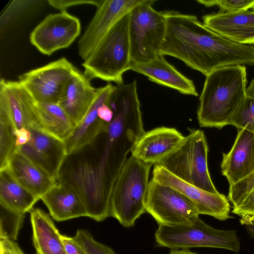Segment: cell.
Wrapping results in <instances>:
<instances>
[{
    "label": "cell",
    "instance_id": "7402d4cb",
    "mask_svg": "<svg viewBox=\"0 0 254 254\" xmlns=\"http://www.w3.org/2000/svg\"><path fill=\"white\" fill-rule=\"evenodd\" d=\"M5 168L39 199L57 183L17 149L9 159Z\"/></svg>",
    "mask_w": 254,
    "mask_h": 254
},
{
    "label": "cell",
    "instance_id": "f546056e",
    "mask_svg": "<svg viewBox=\"0 0 254 254\" xmlns=\"http://www.w3.org/2000/svg\"><path fill=\"white\" fill-rule=\"evenodd\" d=\"M17 150L26 156L32 163L56 180L59 177L53 167L46 158L41 154L29 141L26 144L17 148Z\"/></svg>",
    "mask_w": 254,
    "mask_h": 254
},
{
    "label": "cell",
    "instance_id": "2e32d148",
    "mask_svg": "<svg viewBox=\"0 0 254 254\" xmlns=\"http://www.w3.org/2000/svg\"><path fill=\"white\" fill-rule=\"evenodd\" d=\"M185 136L174 127H160L145 131L131 155L149 165L159 164L180 145Z\"/></svg>",
    "mask_w": 254,
    "mask_h": 254
},
{
    "label": "cell",
    "instance_id": "8d00e7d4",
    "mask_svg": "<svg viewBox=\"0 0 254 254\" xmlns=\"http://www.w3.org/2000/svg\"><path fill=\"white\" fill-rule=\"evenodd\" d=\"M0 254H24L16 243L9 239H0Z\"/></svg>",
    "mask_w": 254,
    "mask_h": 254
},
{
    "label": "cell",
    "instance_id": "6da1fadb",
    "mask_svg": "<svg viewBox=\"0 0 254 254\" xmlns=\"http://www.w3.org/2000/svg\"><path fill=\"white\" fill-rule=\"evenodd\" d=\"M165 39L159 55L176 58L205 76L235 65H254V46L234 42L207 28L193 15L163 11Z\"/></svg>",
    "mask_w": 254,
    "mask_h": 254
},
{
    "label": "cell",
    "instance_id": "d6986e66",
    "mask_svg": "<svg viewBox=\"0 0 254 254\" xmlns=\"http://www.w3.org/2000/svg\"><path fill=\"white\" fill-rule=\"evenodd\" d=\"M41 199L52 217L57 221L87 216L86 209L81 195L64 181L58 180Z\"/></svg>",
    "mask_w": 254,
    "mask_h": 254
},
{
    "label": "cell",
    "instance_id": "5b68a950",
    "mask_svg": "<svg viewBox=\"0 0 254 254\" xmlns=\"http://www.w3.org/2000/svg\"><path fill=\"white\" fill-rule=\"evenodd\" d=\"M208 152L204 132L191 129L178 148L159 165L190 184L210 192L218 193L208 170Z\"/></svg>",
    "mask_w": 254,
    "mask_h": 254
},
{
    "label": "cell",
    "instance_id": "52a82bcc",
    "mask_svg": "<svg viewBox=\"0 0 254 254\" xmlns=\"http://www.w3.org/2000/svg\"><path fill=\"white\" fill-rule=\"evenodd\" d=\"M155 0H144L130 12L129 34L131 63L148 62L159 56L166 25L163 11L153 7Z\"/></svg>",
    "mask_w": 254,
    "mask_h": 254
},
{
    "label": "cell",
    "instance_id": "603a6c76",
    "mask_svg": "<svg viewBox=\"0 0 254 254\" xmlns=\"http://www.w3.org/2000/svg\"><path fill=\"white\" fill-rule=\"evenodd\" d=\"M29 213L36 254H66L61 234L49 215L39 208Z\"/></svg>",
    "mask_w": 254,
    "mask_h": 254
},
{
    "label": "cell",
    "instance_id": "ba28073f",
    "mask_svg": "<svg viewBox=\"0 0 254 254\" xmlns=\"http://www.w3.org/2000/svg\"><path fill=\"white\" fill-rule=\"evenodd\" d=\"M59 180L67 182L80 194L87 211V217L101 222L110 215L111 190L95 162H78L65 173H61Z\"/></svg>",
    "mask_w": 254,
    "mask_h": 254
},
{
    "label": "cell",
    "instance_id": "44dd1931",
    "mask_svg": "<svg viewBox=\"0 0 254 254\" xmlns=\"http://www.w3.org/2000/svg\"><path fill=\"white\" fill-rule=\"evenodd\" d=\"M96 93L91 80L79 70L67 85L58 104L76 126L92 104Z\"/></svg>",
    "mask_w": 254,
    "mask_h": 254
},
{
    "label": "cell",
    "instance_id": "30bf717a",
    "mask_svg": "<svg viewBox=\"0 0 254 254\" xmlns=\"http://www.w3.org/2000/svg\"><path fill=\"white\" fill-rule=\"evenodd\" d=\"M145 211L159 225L190 224L199 215L194 204L185 195L152 178L149 183Z\"/></svg>",
    "mask_w": 254,
    "mask_h": 254
},
{
    "label": "cell",
    "instance_id": "8992f818",
    "mask_svg": "<svg viewBox=\"0 0 254 254\" xmlns=\"http://www.w3.org/2000/svg\"><path fill=\"white\" fill-rule=\"evenodd\" d=\"M155 239L159 246L172 250L207 247L238 252L240 240L234 230H219L199 218L190 224L159 225Z\"/></svg>",
    "mask_w": 254,
    "mask_h": 254
},
{
    "label": "cell",
    "instance_id": "836d02e7",
    "mask_svg": "<svg viewBox=\"0 0 254 254\" xmlns=\"http://www.w3.org/2000/svg\"><path fill=\"white\" fill-rule=\"evenodd\" d=\"M102 0H48V4L60 11H65L69 7L90 4L98 7Z\"/></svg>",
    "mask_w": 254,
    "mask_h": 254
},
{
    "label": "cell",
    "instance_id": "d590c367",
    "mask_svg": "<svg viewBox=\"0 0 254 254\" xmlns=\"http://www.w3.org/2000/svg\"><path fill=\"white\" fill-rule=\"evenodd\" d=\"M61 238L66 254H87L74 237L61 234Z\"/></svg>",
    "mask_w": 254,
    "mask_h": 254
},
{
    "label": "cell",
    "instance_id": "8fae6325",
    "mask_svg": "<svg viewBox=\"0 0 254 254\" xmlns=\"http://www.w3.org/2000/svg\"><path fill=\"white\" fill-rule=\"evenodd\" d=\"M81 23L66 11L50 14L31 32V44L41 53L50 56L69 47L81 32Z\"/></svg>",
    "mask_w": 254,
    "mask_h": 254
},
{
    "label": "cell",
    "instance_id": "9a60e30c",
    "mask_svg": "<svg viewBox=\"0 0 254 254\" xmlns=\"http://www.w3.org/2000/svg\"><path fill=\"white\" fill-rule=\"evenodd\" d=\"M116 88L117 85L109 83L96 88L95 97L86 114L64 141L67 156L95 141L105 130L107 123L98 117V109L103 104L110 103Z\"/></svg>",
    "mask_w": 254,
    "mask_h": 254
},
{
    "label": "cell",
    "instance_id": "9c48e42d",
    "mask_svg": "<svg viewBox=\"0 0 254 254\" xmlns=\"http://www.w3.org/2000/svg\"><path fill=\"white\" fill-rule=\"evenodd\" d=\"M79 71L64 57L18 77L37 103H58L71 79Z\"/></svg>",
    "mask_w": 254,
    "mask_h": 254
},
{
    "label": "cell",
    "instance_id": "3957f363",
    "mask_svg": "<svg viewBox=\"0 0 254 254\" xmlns=\"http://www.w3.org/2000/svg\"><path fill=\"white\" fill-rule=\"evenodd\" d=\"M130 12L121 18L99 45L82 63L84 74L94 78L123 82V76L130 69L131 63L129 34Z\"/></svg>",
    "mask_w": 254,
    "mask_h": 254
},
{
    "label": "cell",
    "instance_id": "e575fe53",
    "mask_svg": "<svg viewBox=\"0 0 254 254\" xmlns=\"http://www.w3.org/2000/svg\"><path fill=\"white\" fill-rule=\"evenodd\" d=\"M232 212L241 217L254 216V190L250 191L238 206L233 207Z\"/></svg>",
    "mask_w": 254,
    "mask_h": 254
},
{
    "label": "cell",
    "instance_id": "83f0119b",
    "mask_svg": "<svg viewBox=\"0 0 254 254\" xmlns=\"http://www.w3.org/2000/svg\"><path fill=\"white\" fill-rule=\"evenodd\" d=\"M230 125L254 132V78L247 87L245 98L233 116Z\"/></svg>",
    "mask_w": 254,
    "mask_h": 254
},
{
    "label": "cell",
    "instance_id": "d6a6232c",
    "mask_svg": "<svg viewBox=\"0 0 254 254\" xmlns=\"http://www.w3.org/2000/svg\"><path fill=\"white\" fill-rule=\"evenodd\" d=\"M254 190V171L237 183L229 186L228 199L233 207L238 206Z\"/></svg>",
    "mask_w": 254,
    "mask_h": 254
},
{
    "label": "cell",
    "instance_id": "4dcf8cb0",
    "mask_svg": "<svg viewBox=\"0 0 254 254\" xmlns=\"http://www.w3.org/2000/svg\"><path fill=\"white\" fill-rule=\"evenodd\" d=\"M73 237L87 254H116L111 248L96 241L87 230H78Z\"/></svg>",
    "mask_w": 254,
    "mask_h": 254
},
{
    "label": "cell",
    "instance_id": "7a4b0ae2",
    "mask_svg": "<svg viewBox=\"0 0 254 254\" xmlns=\"http://www.w3.org/2000/svg\"><path fill=\"white\" fill-rule=\"evenodd\" d=\"M247 75L245 65H235L217 68L206 76L197 111L200 127L221 129L230 125L245 98Z\"/></svg>",
    "mask_w": 254,
    "mask_h": 254
},
{
    "label": "cell",
    "instance_id": "74e56055",
    "mask_svg": "<svg viewBox=\"0 0 254 254\" xmlns=\"http://www.w3.org/2000/svg\"><path fill=\"white\" fill-rule=\"evenodd\" d=\"M15 145L17 148L27 143L31 140L30 131L25 127L15 129L14 130Z\"/></svg>",
    "mask_w": 254,
    "mask_h": 254
},
{
    "label": "cell",
    "instance_id": "d4e9b609",
    "mask_svg": "<svg viewBox=\"0 0 254 254\" xmlns=\"http://www.w3.org/2000/svg\"><path fill=\"white\" fill-rule=\"evenodd\" d=\"M37 109L40 124L46 132L64 141L71 135L76 126L58 103H37Z\"/></svg>",
    "mask_w": 254,
    "mask_h": 254
},
{
    "label": "cell",
    "instance_id": "277c9868",
    "mask_svg": "<svg viewBox=\"0 0 254 254\" xmlns=\"http://www.w3.org/2000/svg\"><path fill=\"white\" fill-rule=\"evenodd\" d=\"M151 165L133 156L127 159L116 179L110 198V215L123 226H133L145 211Z\"/></svg>",
    "mask_w": 254,
    "mask_h": 254
},
{
    "label": "cell",
    "instance_id": "5bb4252c",
    "mask_svg": "<svg viewBox=\"0 0 254 254\" xmlns=\"http://www.w3.org/2000/svg\"><path fill=\"white\" fill-rule=\"evenodd\" d=\"M0 109L8 114L15 129H43L39 121L36 102L18 81L1 79Z\"/></svg>",
    "mask_w": 254,
    "mask_h": 254
},
{
    "label": "cell",
    "instance_id": "484cf974",
    "mask_svg": "<svg viewBox=\"0 0 254 254\" xmlns=\"http://www.w3.org/2000/svg\"><path fill=\"white\" fill-rule=\"evenodd\" d=\"M29 141L51 164L56 174L60 177L61 171L67 154L64 141L41 128H30Z\"/></svg>",
    "mask_w": 254,
    "mask_h": 254
},
{
    "label": "cell",
    "instance_id": "f35d334b",
    "mask_svg": "<svg viewBox=\"0 0 254 254\" xmlns=\"http://www.w3.org/2000/svg\"><path fill=\"white\" fill-rule=\"evenodd\" d=\"M240 222L245 226L249 234L254 239V216H244Z\"/></svg>",
    "mask_w": 254,
    "mask_h": 254
},
{
    "label": "cell",
    "instance_id": "4fadbf2b",
    "mask_svg": "<svg viewBox=\"0 0 254 254\" xmlns=\"http://www.w3.org/2000/svg\"><path fill=\"white\" fill-rule=\"evenodd\" d=\"M152 178L163 185L179 191L194 204L199 214L226 220L230 215L229 200L223 194L212 193L190 184L174 175L159 164L155 165Z\"/></svg>",
    "mask_w": 254,
    "mask_h": 254
},
{
    "label": "cell",
    "instance_id": "cb8c5ba5",
    "mask_svg": "<svg viewBox=\"0 0 254 254\" xmlns=\"http://www.w3.org/2000/svg\"><path fill=\"white\" fill-rule=\"evenodd\" d=\"M39 199L17 182L6 168L0 170V204L11 211L25 214Z\"/></svg>",
    "mask_w": 254,
    "mask_h": 254
},
{
    "label": "cell",
    "instance_id": "ac0fdd59",
    "mask_svg": "<svg viewBox=\"0 0 254 254\" xmlns=\"http://www.w3.org/2000/svg\"><path fill=\"white\" fill-rule=\"evenodd\" d=\"M203 23L222 36L238 44H254V11L205 15Z\"/></svg>",
    "mask_w": 254,
    "mask_h": 254
},
{
    "label": "cell",
    "instance_id": "ab89813d",
    "mask_svg": "<svg viewBox=\"0 0 254 254\" xmlns=\"http://www.w3.org/2000/svg\"><path fill=\"white\" fill-rule=\"evenodd\" d=\"M169 254H198L193 252L189 249L172 250L170 251Z\"/></svg>",
    "mask_w": 254,
    "mask_h": 254
},
{
    "label": "cell",
    "instance_id": "60d3db41",
    "mask_svg": "<svg viewBox=\"0 0 254 254\" xmlns=\"http://www.w3.org/2000/svg\"><path fill=\"white\" fill-rule=\"evenodd\" d=\"M252 9H253V10L254 11V6Z\"/></svg>",
    "mask_w": 254,
    "mask_h": 254
},
{
    "label": "cell",
    "instance_id": "e0dca14e",
    "mask_svg": "<svg viewBox=\"0 0 254 254\" xmlns=\"http://www.w3.org/2000/svg\"><path fill=\"white\" fill-rule=\"evenodd\" d=\"M238 132L231 150L222 154V174L233 185L254 171V132L244 128Z\"/></svg>",
    "mask_w": 254,
    "mask_h": 254
},
{
    "label": "cell",
    "instance_id": "7c38bea8",
    "mask_svg": "<svg viewBox=\"0 0 254 254\" xmlns=\"http://www.w3.org/2000/svg\"><path fill=\"white\" fill-rule=\"evenodd\" d=\"M144 0H102L78 42L79 56L84 61L115 25Z\"/></svg>",
    "mask_w": 254,
    "mask_h": 254
},
{
    "label": "cell",
    "instance_id": "1f68e13d",
    "mask_svg": "<svg viewBox=\"0 0 254 254\" xmlns=\"http://www.w3.org/2000/svg\"><path fill=\"white\" fill-rule=\"evenodd\" d=\"M197 2L206 7L218 6L220 13L247 10L254 6V0H198Z\"/></svg>",
    "mask_w": 254,
    "mask_h": 254
},
{
    "label": "cell",
    "instance_id": "4316f807",
    "mask_svg": "<svg viewBox=\"0 0 254 254\" xmlns=\"http://www.w3.org/2000/svg\"><path fill=\"white\" fill-rule=\"evenodd\" d=\"M15 128L8 114L0 109V170L6 168L8 161L17 149Z\"/></svg>",
    "mask_w": 254,
    "mask_h": 254
},
{
    "label": "cell",
    "instance_id": "f1b7e54d",
    "mask_svg": "<svg viewBox=\"0 0 254 254\" xmlns=\"http://www.w3.org/2000/svg\"><path fill=\"white\" fill-rule=\"evenodd\" d=\"M24 215L0 206V239L16 240Z\"/></svg>",
    "mask_w": 254,
    "mask_h": 254
},
{
    "label": "cell",
    "instance_id": "ffe728a7",
    "mask_svg": "<svg viewBox=\"0 0 254 254\" xmlns=\"http://www.w3.org/2000/svg\"><path fill=\"white\" fill-rule=\"evenodd\" d=\"M130 70L146 76L152 82L174 89L182 94L198 96L193 82L169 63L163 56L159 55L146 63H131Z\"/></svg>",
    "mask_w": 254,
    "mask_h": 254
}]
</instances>
